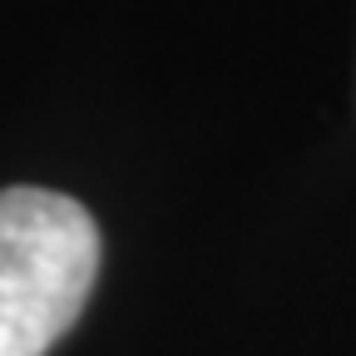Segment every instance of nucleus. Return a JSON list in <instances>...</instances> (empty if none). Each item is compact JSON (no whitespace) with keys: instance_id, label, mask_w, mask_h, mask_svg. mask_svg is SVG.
<instances>
[{"instance_id":"obj_1","label":"nucleus","mask_w":356,"mask_h":356,"mask_svg":"<svg viewBox=\"0 0 356 356\" xmlns=\"http://www.w3.org/2000/svg\"><path fill=\"white\" fill-rule=\"evenodd\" d=\"M99 228L50 188H0V356H44L89 302Z\"/></svg>"}]
</instances>
